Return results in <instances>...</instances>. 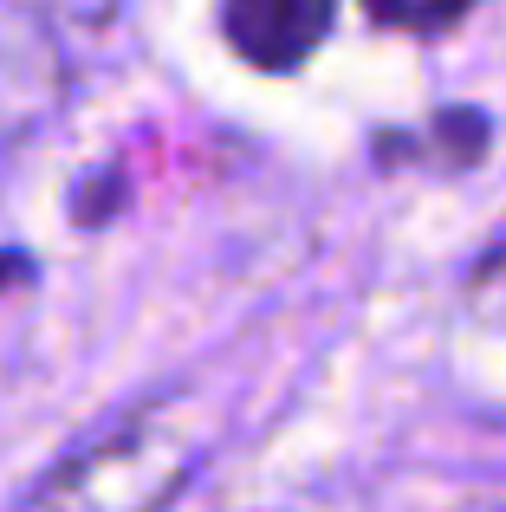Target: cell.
Returning <instances> with one entry per match:
<instances>
[{"mask_svg":"<svg viewBox=\"0 0 506 512\" xmlns=\"http://www.w3.org/2000/svg\"><path fill=\"white\" fill-rule=\"evenodd\" d=\"M208 409L195 396H163L117 422L104 441L59 461L13 512H163L208 454Z\"/></svg>","mask_w":506,"mask_h":512,"instance_id":"1","label":"cell"},{"mask_svg":"<svg viewBox=\"0 0 506 512\" xmlns=\"http://www.w3.org/2000/svg\"><path fill=\"white\" fill-rule=\"evenodd\" d=\"M338 0H228L221 7V33L260 72H292L325 46Z\"/></svg>","mask_w":506,"mask_h":512,"instance_id":"2","label":"cell"},{"mask_svg":"<svg viewBox=\"0 0 506 512\" xmlns=\"http://www.w3.org/2000/svg\"><path fill=\"white\" fill-rule=\"evenodd\" d=\"M46 104H59V52L26 0H0V137L26 130Z\"/></svg>","mask_w":506,"mask_h":512,"instance_id":"3","label":"cell"},{"mask_svg":"<svg viewBox=\"0 0 506 512\" xmlns=\"http://www.w3.org/2000/svg\"><path fill=\"white\" fill-rule=\"evenodd\" d=\"M370 20L383 26H409V33H442V26H455L461 13L474 7V0H364Z\"/></svg>","mask_w":506,"mask_h":512,"instance_id":"4","label":"cell"},{"mask_svg":"<svg viewBox=\"0 0 506 512\" xmlns=\"http://www.w3.org/2000/svg\"><path fill=\"white\" fill-rule=\"evenodd\" d=\"M26 279H33V260H26L20 247H0V292H7V286H26Z\"/></svg>","mask_w":506,"mask_h":512,"instance_id":"5","label":"cell"}]
</instances>
